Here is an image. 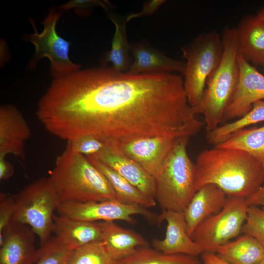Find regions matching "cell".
Returning <instances> with one entry per match:
<instances>
[{
    "label": "cell",
    "mask_w": 264,
    "mask_h": 264,
    "mask_svg": "<svg viewBox=\"0 0 264 264\" xmlns=\"http://www.w3.org/2000/svg\"><path fill=\"white\" fill-rule=\"evenodd\" d=\"M36 234L28 225L11 221L0 237V264H33L40 257Z\"/></svg>",
    "instance_id": "obj_12"
},
{
    "label": "cell",
    "mask_w": 264,
    "mask_h": 264,
    "mask_svg": "<svg viewBox=\"0 0 264 264\" xmlns=\"http://www.w3.org/2000/svg\"><path fill=\"white\" fill-rule=\"evenodd\" d=\"M5 157L0 156V179L6 180L14 174L12 165L5 159Z\"/></svg>",
    "instance_id": "obj_36"
},
{
    "label": "cell",
    "mask_w": 264,
    "mask_h": 264,
    "mask_svg": "<svg viewBox=\"0 0 264 264\" xmlns=\"http://www.w3.org/2000/svg\"><path fill=\"white\" fill-rule=\"evenodd\" d=\"M90 156L109 166L145 195L155 199L154 177L138 163L124 154L114 143L108 142L101 152Z\"/></svg>",
    "instance_id": "obj_16"
},
{
    "label": "cell",
    "mask_w": 264,
    "mask_h": 264,
    "mask_svg": "<svg viewBox=\"0 0 264 264\" xmlns=\"http://www.w3.org/2000/svg\"><path fill=\"white\" fill-rule=\"evenodd\" d=\"M239 53L250 64L264 63V23L256 15L242 18L236 28Z\"/></svg>",
    "instance_id": "obj_20"
},
{
    "label": "cell",
    "mask_w": 264,
    "mask_h": 264,
    "mask_svg": "<svg viewBox=\"0 0 264 264\" xmlns=\"http://www.w3.org/2000/svg\"><path fill=\"white\" fill-rule=\"evenodd\" d=\"M231 264H259L264 257V246L247 234L219 247L216 253Z\"/></svg>",
    "instance_id": "obj_22"
},
{
    "label": "cell",
    "mask_w": 264,
    "mask_h": 264,
    "mask_svg": "<svg viewBox=\"0 0 264 264\" xmlns=\"http://www.w3.org/2000/svg\"><path fill=\"white\" fill-rule=\"evenodd\" d=\"M264 121V100L255 103L250 111L244 116L229 123L223 124L207 132L206 140L216 145L226 140L231 134L242 129Z\"/></svg>",
    "instance_id": "obj_26"
},
{
    "label": "cell",
    "mask_w": 264,
    "mask_h": 264,
    "mask_svg": "<svg viewBox=\"0 0 264 264\" xmlns=\"http://www.w3.org/2000/svg\"><path fill=\"white\" fill-rule=\"evenodd\" d=\"M259 264H264V257Z\"/></svg>",
    "instance_id": "obj_39"
},
{
    "label": "cell",
    "mask_w": 264,
    "mask_h": 264,
    "mask_svg": "<svg viewBox=\"0 0 264 264\" xmlns=\"http://www.w3.org/2000/svg\"><path fill=\"white\" fill-rule=\"evenodd\" d=\"M39 250L40 257L35 264H66L73 251L55 237L50 238Z\"/></svg>",
    "instance_id": "obj_29"
},
{
    "label": "cell",
    "mask_w": 264,
    "mask_h": 264,
    "mask_svg": "<svg viewBox=\"0 0 264 264\" xmlns=\"http://www.w3.org/2000/svg\"><path fill=\"white\" fill-rule=\"evenodd\" d=\"M227 196L216 185L208 184L194 194L183 211L188 234L191 237L197 226L224 207Z\"/></svg>",
    "instance_id": "obj_17"
},
{
    "label": "cell",
    "mask_w": 264,
    "mask_h": 264,
    "mask_svg": "<svg viewBox=\"0 0 264 264\" xmlns=\"http://www.w3.org/2000/svg\"><path fill=\"white\" fill-rule=\"evenodd\" d=\"M158 223L167 222L165 236L152 241L154 248L166 254L201 255L203 249L188 234L183 212L162 210L158 215Z\"/></svg>",
    "instance_id": "obj_14"
},
{
    "label": "cell",
    "mask_w": 264,
    "mask_h": 264,
    "mask_svg": "<svg viewBox=\"0 0 264 264\" xmlns=\"http://www.w3.org/2000/svg\"><path fill=\"white\" fill-rule=\"evenodd\" d=\"M118 264H201L198 257L183 254L168 255L148 246L138 247Z\"/></svg>",
    "instance_id": "obj_27"
},
{
    "label": "cell",
    "mask_w": 264,
    "mask_h": 264,
    "mask_svg": "<svg viewBox=\"0 0 264 264\" xmlns=\"http://www.w3.org/2000/svg\"><path fill=\"white\" fill-rule=\"evenodd\" d=\"M130 51L133 60L127 71L129 73L185 71V63L167 56L146 42L130 43Z\"/></svg>",
    "instance_id": "obj_18"
},
{
    "label": "cell",
    "mask_w": 264,
    "mask_h": 264,
    "mask_svg": "<svg viewBox=\"0 0 264 264\" xmlns=\"http://www.w3.org/2000/svg\"><path fill=\"white\" fill-rule=\"evenodd\" d=\"M176 139L162 136H146L114 143L124 154L154 177Z\"/></svg>",
    "instance_id": "obj_13"
},
{
    "label": "cell",
    "mask_w": 264,
    "mask_h": 264,
    "mask_svg": "<svg viewBox=\"0 0 264 264\" xmlns=\"http://www.w3.org/2000/svg\"><path fill=\"white\" fill-rule=\"evenodd\" d=\"M67 142L66 148L87 157L98 154L109 142L93 135H85Z\"/></svg>",
    "instance_id": "obj_31"
},
{
    "label": "cell",
    "mask_w": 264,
    "mask_h": 264,
    "mask_svg": "<svg viewBox=\"0 0 264 264\" xmlns=\"http://www.w3.org/2000/svg\"><path fill=\"white\" fill-rule=\"evenodd\" d=\"M31 135L30 128L21 112L11 104L0 107V156L13 154L25 159V143Z\"/></svg>",
    "instance_id": "obj_15"
},
{
    "label": "cell",
    "mask_w": 264,
    "mask_h": 264,
    "mask_svg": "<svg viewBox=\"0 0 264 264\" xmlns=\"http://www.w3.org/2000/svg\"><path fill=\"white\" fill-rule=\"evenodd\" d=\"M53 232L59 242L73 250L101 241L102 237L99 222L79 220L59 214L54 215Z\"/></svg>",
    "instance_id": "obj_19"
},
{
    "label": "cell",
    "mask_w": 264,
    "mask_h": 264,
    "mask_svg": "<svg viewBox=\"0 0 264 264\" xmlns=\"http://www.w3.org/2000/svg\"><path fill=\"white\" fill-rule=\"evenodd\" d=\"M14 211V195L0 193V237L10 223Z\"/></svg>",
    "instance_id": "obj_33"
},
{
    "label": "cell",
    "mask_w": 264,
    "mask_h": 264,
    "mask_svg": "<svg viewBox=\"0 0 264 264\" xmlns=\"http://www.w3.org/2000/svg\"><path fill=\"white\" fill-rule=\"evenodd\" d=\"M223 54L218 68L208 78L199 104L194 110L203 115L207 132L223 124L224 114L236 91L239 78L236 28L225 27Z\"/></svg>",
    "instance_id": "obj_4"
},
{
    "label": "cell",
    "mask_w": 264,
    "mask_h": 264,
    "mask_svg": "<svg viewBox=\"0 0 264 264\" xmlns=\"http://www.w3.org/2000/svg\"><path fill=\"white\" fill-rule=\"evenodd\" d=\"M14 199L11 221L30 226L44 245L53 232L54 212L60 204L49 178L36 179L14 195Z\"/></svg>",
    "instance_id": "obj_6"
},
{
    "label": "cell",
    "mask_w": 264,
    "mask_h": 264,
    "mask_svg": "<svg viewBox=\"0 0 264 264\" xmlns=\"http://www.w3.org/2000/svg\"><path fill=\"white\" fill-rule=\"evenodd\" d=\"M95 6L102 7L107 13L110 12V8L114 7V5L107 0H72L58 6L57 9L62 13L73 9L80 16H88Z\"/></svg>",
    "instance_id": "obj_32"
},
{
    "label": "cell",
    "mask_w": 264,
    "mask_h": 264,
    "mask_svg": "<svg viewBox=\"0 0 264 264\" xmlns=\"http://www.w3.org/2000/svg\"><path fill=\"white\" fill-rule=\"evenodd\" d=\"M195 165L196 192L212 184L227 196L246 198L264 181L263 163L240 150L214 146L201 152Z\"/></svg>",
    "instance_id": "obj_2"
},
{
    "label": "cell",
    "mask_w": 264,
    "mask_h": 264,
    "mask_svg": "<svg viewBox=\"0 0 264 264\" xmlns=\"http://www.w3.org/2000/svg\"><path fill=\"white\" fill-rule=\"evenodd\" d=\"M62 13L57 8L51 7L43 21L44 29L41 33L37 30L34 20L30 18L34 32L26 34L23 37L35 47L33 56L28 64V68L35 69L42 59L47 58L50 62V71L53 78L63 77L81 68L80 64L73 63L69 58L71 42L60 36L57 32V23Z\"/></svg>",
    "instance_id": "obj_8"
},
{
    "label": "cell",
    "mask_w": 264,
    "mask_h": 264,
    "mask_svg": "<svg viewBox=\"0 0 264 264\" xmlns=\"http://www.w3.org/2000/svg\"><path fill=\"white\" fill-rule=\"evenodd\" d=\"M201 258L204 264H231L215 253L204 252L201 255Z\"/></svg>",
    "instance_id": "obj_37"
},
{
    "label": "cell",
    "mask_w": 264,
    "mask_h": 264,
    "mask_svg": "<svg viewBox=\"0 0 264 264\" xmlns=\"http://www.w3.org/2000/svg\"><path fill=\"white\" fill-rule=\"evenodd\" d=\"M87 157L108 179L115 193L116 199L122 203L137 204L146 208L156 205L154 198L145 195L115 171L92 157Z\"/></svg>",
    "instance_id": "obj_24"
},
{
    "label": "cell",
    "mask_w": 264,
    "mask_h": 264,
    "mask_svg": "<svg viewBox=\"0 0 264 264\" xmlns=\"http://www.w3.org/2000/svg\"><path fill=\"white\" fill-rule=\"evenodd\" d=\"M48 178L60 203L116 199L108 179L88 158L67 148L56 158Z\"/></svg>",
    "instance_id": "obj_3"
},
{
    "label": "cell",
    "mask_w": 264,
    "mask_h": 264,
    "mask_svg": "<svg viewBox=\"0 0 264 264\" xmlns=\"http://www.w3.org/2000/svg\"><path fill=\"white\" fill-rule=\"evenodd\" d=\"M108 17L115 26L111 46L110 50L104 53L101 59L102 66H106L108 63L112 65L115 70L123 72H127L131 65L130 57V43L126 36V17L122 18L110 12Z\"/></svg>",
    "instance_id": "obj_23"
},
{
    "label": "cell",
    "mask_w": 264,
    "mask_h": 264,
    "mask_svg": "<svg viewBox=\"0 0 264 264\" xmlns=\"http://www.w3.org/2000/svg\"><path fill=\"white\" fill-rule=\"evenodd\" d=\"M248 206L264 207V181L262 185L254 193L245 198Z\"/></svg>",
    "instance_id": "obj_35"
},
{
    "label": "cell",
    "mask_w": 264,
    "mask_h": 264,
    "mask_svg": "<svg viewBox=\"0 0 264 264\" xmlns=\"http://www.w3.org/2000/svg\"><path fill=\"white\" fill-rule=\"evenodd\" d=\"M242 233L253 237L264 246V207L248 206Z\"/></svg>",
    "instance_id": "obj_30"
},
{
    "label": "cell",
    "mask_w": 264,
    "mask_h": 264,
    "mask_svg": "<svg viewBox=\"0 0 264 264\" xmlns=\"http://www.w3.org/2000/svg\"><path fill=\"white\" fill-rule=\"evenodd\" d=\"M102 241L92 242L73 251L66 264H118Z\"/></svg>",
    "instance_id": "obj_28"
},
{
    "label": "cell",
    "mask_w": 264,
    "mask_h": 264,
    "mask_svg": "<svg viewBox=\"0 0 264 264\" xmlns=\"http://www.w3.org/2000/svg\"><path fill=\"white\" fill-rule=\"evenodd\" d=\"M238 62L240 72L238 83L224 112V121L244 116L255 103L264 100V75L239 53Z\"/></svg>",
    "instance_id": "obj_11"
},
{
    "label": "cell",
    "mask_w": 264,
    "mask_h": 264,
    "mask_svg": "<svg viewBox=\"0 0 264 264\" xmlns=\"http://www.w3.org/2000/svg\"><path fill=\"white\" fill-rule=\"evenodd\" d=\"M248 208L245 198L227 196L223 208L199 224L191 238L204 252L216 253L242 233Z\"/></svg>",
    "instance_id": "obj_9"
},
{
    "label": "cell",
    "mask_w": 264,
    "mask_h": 264,
    "mask_svg": "<svg viewBox=\"0 0 264 264\" xmlns=\"http://www.w3.org/2000/svg\"><path fill=\"white\" fill-rule=\"evenodd\" d=\"M58 214L79 220L98 222L123 220L135 224L133 215H141L152 222H158V215L137 204L122 203L116 199L101 201L60 203Z\"/></svg>",
    "instance_id": "obj_10"
},
{
    "label": "cell",
    "mask_w": 264,
    "mask_h": 264,
    "mask_svg": "<svg viewBox=\"0 0 264 264\" xmlns=\"http://www.w3.org/2000/svg\"><path fill=\"white\" fill-rule=\"evenodd\" d=\"M256 15L264 23V5L258 11Z\"/></svg>",
    "instance_id": "obj_38"
},
{
    "label": "cell",
    "mask_w": 264,
    "mask_h": 264,
    "mask_svg": "<svg viewBox=\"0 0 264 264\" xmlns=\"http://www.w3.org/2000/svg\"><path fill=\"white\" fill-rule=\"evenodd\" d=\"M101 241L110 255L117 261L133 254L141 246H148L146 239L139 233L126 229L113 221H100Z\"/></svg>",
    "instance_id": "obj_21"
},
{
    "label": "cell",
    "mask_w": 264,
    "mask_h": 264,
    "mask_svg": "<svg viewBox=\"0 0 264 264\" xmlns=\"http://www.w3.org/2000/svg\"><path fill=\"white\" fill-rule=\"evenodd\" d=\"M164 2L165 0H152L147 1L144 4L143 8L140 11L128 15L126 17L127 22H128L135 18L153 14Z\"/></svg>",
    "instance_id": "obj_34"
},
{
    "label": "cell",
    "mask_w": 264,
    "mask_h": 264,
    "mask_svg": "<svg viewBox=\"0 0 264 264\" xmlns=\"http://www.w3.org/2000/svg\"><path fill=\"white\" fill-rule=\"evenodd\" d=\"M64 110L76 137L93 135L115 143L146 136L190 137L203 126L184 81L170 72L133 74L103 66L80 69L67 85Z\"/></svg>",
    "instance_id": "obj_1"
},
{
    "label": "cell",
    "mask_w": 264,
    "mask_h": 264,
    "mask_svg": "<svg viewBox=\"0 0 264 264\" xmlns=\"http://www.w3.org/2000/svg\"><path fill=\"white\" fill-rule=\"evenodd\" d=\"M262 66L263 67V70H264V63L262 65Z\"/></svg>",
    "instance_id": "obj_40"
},
{
    "label": "cell",
    "mask_w": 264,
    "mask_h": 264,
    "mask_svg": "<svg viewBox=\"0 0 264 264\" xmlns=\"http://www.w3.org/2000/svg\"><path fill=\"white\" fill-rule=\"evenodd\" d=\"M186 60L184 87L193 108L199 103L206 81L220 65L223 54L222 38L217 32L202 33L181 48Z\"/></svg>",
    "instance_id": "obj_7"
},
{
    "label": "cell",
    "mask_w": 264,
    "mask_h": 264,
    "mask_svg": "<svg viewBox=\"0 0 264 264\" xmlns=\"http://www.w3.org/2000/svg\"><path fill=\"white\" fill-rule=\"evenodd\" d=\"M263 165H264V163H263Z\"/></svg>",
    "instance_id": "obj_41"
},
{
    "label": "cell",
    "mask_w": 264,
    "mask_h": 264,
    "mask_svg": "<svg viewBox=\"0 0 264 264\" xmlns=\"http://www.w3.org/2000/svg\"><path fill=\"white\" fill-rule=\"evenodd\" d=\"M214 146L244 151L264 163V125L239 130L226 140Z\"/></svg>",
    "instance_id": "obj_25"
},
{
    "label": "cell",
    "mask_w": 264,
    "mask_h": 264,
    "mask_svg": "<svg viewBox=\"0 0 264 264\" xmlns=\"http://www.w3.org/2000/svg\"><path fill=\"white\" fill-rule=\"evenodd\" d=\"M189 138L176 139L154 176L155 199L162 210L183 212L196 192L195 165L187 150Z\"/></svg>",
    "instance_id": "obj_5"
}]
</instances>
